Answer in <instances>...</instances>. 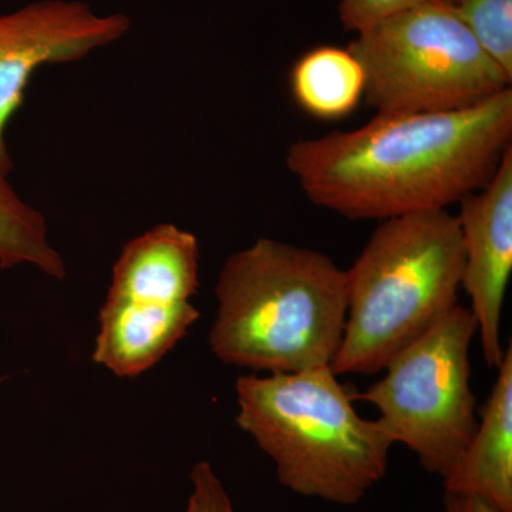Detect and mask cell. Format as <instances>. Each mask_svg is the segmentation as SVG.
Instances as JSON below:
<instances>
[{
  "instance_id": "obj_1",
  "label": "cell",
  "mask_w": 512,
  "mask_h": 512,
  "mask_svg": "<svg viewBox=\"0 0 512 512\" xmlns=\"http://www.w3.org/2000/svg\"><path fill=\"white\" fill-rule=\"evenodd\" d=\"M512 89L470 106L377 113L365 126L305 138L286 165L306 197L349 220L447 210L483 188L512 147Z\"/></svg>"
},
{
  "instance_id": "obj_2",
  "label": "cell",
  "mask_w": 512,
  "mask_h": 512,
  "mask_svg": "<svg viewBox=\"0 0 512 512\" xmlns=\"http://www.w3.org/2000/svg\"><path fill=\"white\" fill-rule=\"evenodd\" d=\"M212 353L254 372L332 366L348 315L345 269L315 249L259 238L218 276Z\"/></svg>"
},
{
  "instance_id": "obj_3",
  "label": "cell",
  "mask_w": 512,
  "mask_h": 512,
  "mask_svg": "<svg viewBox=\"0 0 512 512\" xmlns=\"http://www.w3.org/2000/svg\"><path fill=\"white\" fill-rule=\"evenodd\" d=\"M235 390V421L292 493L356 505L386 477L393 440L356 412L355 394L332 367L242 376Z\"/></svg>"
},
{
  "instance_id": "obj_4",
  "label": "cell",
  "mask_w": 512,
  "mask_h": 512,
  "mask_svg": "<svg viewBox=\"0 0 512 512\" xmlns=\"http://www.w3.org/2000/svg\"><path fill=\"white\" fill-rule=\"evenodd\" d=\"M463 271L457 215L426 210L380 222L346 271L348 315L333 372H383L456 308Z\"/></svg>"
},
{
  "instance_id": "obj_5",
  "label": "cell",
  "mask_w": 512,
  "mask_h": 512,
  "mask_svg": "<svg viewBox=\"0 0 512 512\" xmlns=\"http://www.w3.org/2000/svg\"><path fill=\"white\" fill-rule=\"evenodd\" d=\"M346 49L365 74L376 113H427L470 106L511 87L446 3L430 0L357 33Z\"/></svg>"
},
{
  "instance_id": "obj_6",
  "label": "cell",
  "mask_w": 512,
  "mask_h": 512,
  "mask_svg": "<svg viewBox=\"0 0 512 512\" xmlns=\"http://www.w3.org/2000/svg\"><path fill=\"white\" fill-rule=\"evenodd\" d=\"M473 313L457 305L446 318L390 360L384 376L357 399L373 404L394 444L444 478L457 466L478 426L470 349Z\"/></svg>"
},
{
  "instance_id": "obj_7",
  "label": "cell",
  "mask_w": 512,
  "mask_h": 512,
  "mask_svg": "<svg viewBox=\"0 0 512 512\" xmlns=\"http://www.w3.org/2000/svg\"><path fill=\"white\" fill-rule=\"evenodd\" d=\"M130 28L124 13L100 15L82 0H36L0 15V174L13 170L6 127L22 106L32 74L45 64L83 59Z\"/></svg>"
},
{
  "instance_id": "obj_8",
  "label": "cell",
  "mask_w": 512,
  "mask_h": 512,
  "mask_svg": "<svg viewBox=\"0 0 512 512\" xmlns=\"http://www.w3.org/2000/svg\"><path fill=\"white\" fill-rule=\"evenodd\" d=\"M464 245L461 288L471 302L485 363L503 362L501 318L512 274V147L491 180L458 202Z\"/></svg>"
},
{
  "instance_id": "obj_9",
  "label": "cell",
  "mask_w": 512,
  "mask_h": 512,
  "mask_svg": "<svg viewBox=\"0 0 512 512\" xmlns=\"http://www.w3.org/2000/svg\"><path fill=\"white\" fill-rule=\"evenodd\" d=\"M200 316L191 302H134L107 296L100 309L93 360L116 376H140L174 349Z\"/></svg>"
},
{
  "instance_id": "obj_10",
  "label": "cell",
  "mask_w": 512,
  "mask_h": 512,
  "mask_svg": "<svg viewBox=\"0 0 512 512\" xmlns=\"http://www.w3.org/2000/svg\"><path fill=\"white\" fill-rule=\"evenodd\" d=\"M200 286V245L191 232L163 224L124 247L107 296L134 302H190Z\"/></svg>"
},
{
  "instance_id": "obj_11",
  "label": "cell",
  "mask_w": 512,
  "mask_h": 512,
  "mask_svg": "<svg viewBox=\"0 0 512 512\" xmlns=\"http://www.w3.org/2000/svg\"><path fill=\"white\" fill-rule=\"evenodd\" d=\"M476 433L443 478L444 491L476 495L512 512V348L508 345Z\"/></svg>"
},
{
  "instance_id": "obj_12",
  "label": "cell",
  "mask_w": 512,
  "mask_h": 512,
  "mask_svg": "<svg viewBox=\"0 0 512 512\" xmlns=\"http://www.w3.org/2000/svg\"><path fill=\"white\" fill-rule=\"evenodd\" d=\"M291 84L303 110L319 119H339L363 99L365 74L348 49L322 46L298 60Z\"/></svg>"
},
{
  "instance_id": "obj_13",
  "label": "cell",
  "mask_w": 512,
  "mask_h": 512,
  "mask_svg": "<svg viewBox=\"0 0 512 512\" xmlns=\"http://www.w3.org/2000/svg\"><path fill=\"white\" fill-rule=\"evenodd\" d=\"M32 265L50 278L63 279L66 264L49 242L45 217L19 197L0 174V268Z\"/></svg>"
},
{
  "instance_id": "obj_14",
  "label": "cell",
  "mask_w": 512,
  "mask_h": 512,
  "mask_svg": "<svg viewBox=\"0 0 512 512\" xmlns=\"http://www.w3.org/2000/svg\"><path fill=\"white\" fill-rule=\"evenodd\" d=\"M446 5L512 80V0H458Z\"/></svg>"
},
{
  "instance_id": "obj_15",
  "label": "cell",
  "mask_w": 512,
  "mask_h": 512,
  "mask_svg": "<svg viewBox=\"0 0 512 512\" xmlns=\"http://www.w3.org/2000/svg\"><path fill=\"white\" fill-rule=\"evenodd\" d=\"M191 494L184 512H237L227 488L208 461L191 471Z\"/></svg>"
},
{
  "instance_id": "obj_16",
  "label": "cell",
  "mask_w": 512,
  "mask_h": 512,
  "mask_svg": "<svg viewBox=\"0 0 512 512\" xmlns=\"http://www.w3.org/2000/svg\"><path fill=\"white\" fill-rule=\"evenodd\" d=\"M430 0H340L339 18L343 28L360 33L382 20Z\"/></svg>"
},
{
  "instance_id": "obj_17",
  "label": "cell",
  "mask_w": 512,
  "mask_h": 512,
  "mask_svg": "<svg viewBox=\"0 0 512 512\" xmlns=\"http://www.w3.org/2000/svg\"><path fill=\"white\" fill-rule=\"evenodd\" d=\"M444 512H501L476 495L444 491Z\"/></svg>"
},
{
  "instance_id": "obj_18",
  "label": "cell",
  "mask_w": 512,
  "mask_h": 512,
  "mask_svg": "<svg viewBox=\"0 0 512 512\" xmlns=\"http://www.w3.org/2000/svg\"><path fill=\"white\" fill-rule=\"evenodd\" d=\"M441 2L448 3V5H450V3H456L458 0H441Z\"/></svg>"
},
{
  "instance_id": "obj_19",
  "label": "cell",
  "mask_w": 512,
  "mask_h": 512,
  "mask_svg": "<svg viewBox=\"0 0 512 512\" xmlns=\"http://www.w3.org/2000/svg\"><path fill=\"white\" fill-rule=\"evenodd\" d=\"M3 380H5V377H0V384L3 383Z\"/></svg>"
}]
</instances>
